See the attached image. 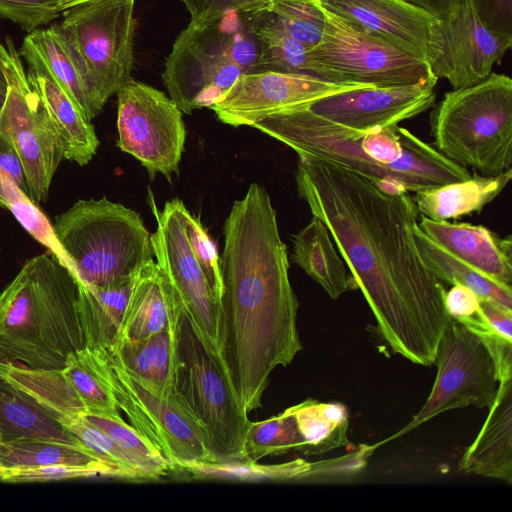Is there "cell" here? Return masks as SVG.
<instances>
[{
	"instance_id": "obj_1",
	"label": "cell",
	"mask_w": 512,
	"mask_h": 512,
	"mask_svg": "<svg viewBox=\"0 0 512 512\" xmlns=\"http://www.w3.org/2000/svg\"><path fill=\"white\" fill-rule=\"evenodd\" d=\"M295 180L299 197L330 231L384 341L415 364H434L451 318L444 284L419 255L420 214L409 192L303 157Z\"/></svg>"
},
{
	"instance_id": "obj_2",
	"label": "cell",
	"mask_w": 512,
	"mask_h": 512,
	"mask_svg": "<svg viewBox=\"0 0 512 512\" xmlns=\"http://www.w3.org/2000/svg\"><path fill=\"white\" fill-rule=\"evenodd\" d=\"M220 256L223 361L240 408L261 406L270 375L302 349L298 301L276 211L267 191L252 183L224 224Z\"/></svg>"
},
{
	"instance_id": "obj_3",
	"label": "cell",
	"mask_w": 512,
	"mask_h": 512,
	"mask_svg": "<svg viewBox=\"0 0 512 512\" xmlns=\"http://www.w3.org/2000/svg\"><path fill=\"white\" fill-rule=\"evenodd\" d=\"M307 106L268 116L252 127L312 158L347 169L383 187L407 192L471 177L432 145L398 125L356 130L334 123Z\"/></svg>"
},
{
	"instance_id": "obj_4",
	"label": "cell",
	"mask_w": 512,
	"mask_h": 512,
	"mask_svg": "<svg viewBox=\"0 0 512 512\" xmlns=\"http://www.w3.org/2000/svg\"><path fill=\"white\" fill-rule=\"evenodd\" d=\"M84 347L74 275L50 253L27 260L0 293V359L55 370Z\"/></svg>"
},
{
	"instance_id": "obj_5",
	"label": "cell",
	"mask_w": 512,
	"mask_h": 512,
	"mask_svg": "<svg viewBox=\"0 0 512 512\" xmlns=\"http://www.w3.org/2000/svg\"><path fill=\"white\" fill-rule=\"evenodd\" d=\"M150 200L157 220L156 231L151 234L156 263L175 291L192 330L226 373L223 283L217 249L200 221L181 200L167 201L162 211L156 207L152 193Z\"/></svg>"
},
{
	"instance_id": "obj_6",
	"label": "cell",
	"mask_w": 512,
	"mask_h": 512,
	"mask_svg": "<svg viewBox=\"0 0 512 512\" xmlns=\"http://www.w3.org/2000/svg\"><path fill=\"white\" fill-rule=\"evenodd\" d=\"M433 147L481 175L512 164V79L491 73L485 80L445 93L430 114Z\"/></svg>"
},
{
	"instance_id": "obj_7",
	"label": "cell",
	"mask_w": 512,
	"mask_h": 512,
	"mask_svg": "<svg viewBox=\"0 0 512 512\" xmlns=\"http://www.w3.org/2000/svg\"><path fill=\"white\" fill-rule=\"evenodd\" d=\"M259 53V39L246 14H225L179 33L162 80L181 112L191 114L217 102L242 74L255 72Z\"/></svg>"
},
{
	"instance_id": "obj_8",
	"label": "cell",
	"mask_w": 512,
	"mask_h": 512,
	"mask_svg": "<svg viewBox=\"0 0 512 512\" xmlns=\"http://www.w3.org/2000/svg\"><path fill=\"white\" fill-rule=\"evenodd\" d=\"M52 225L74 277L86 285L123 282L153 260L151 234L140 215L105 197L75 202Z\"/></svg>"
},
{
	"instance_id": "obj_9",
	"label": "cell",
	"mask_w": 512,
	"mask_h": 512,
	"mask_svg": "<svg viewBox=\"0 0 512 512\" xmlns=\"http://www.w3.org/2000/svg\"><path fill=\"white\" fill-rule=\"evenodd\" d=\"M96 353L100 375L130 424L147 437L174 469L218 460L210 438L177 392L154 391L131 373L108 349Z\"/></svg>"
},
{
	"instance_id": "obj_10",
	"label": "cell",
	"mask_w": 512,
	"mask_h": 512,
	"mask_svg": "<svg viewBox=\"0 0 512 512\" xmlns=\"http://www.w3.org/2000/svg\"><path fill=\"white\" fill-rule=\"evenodd\" d=\"M176 392L207 431L218 460H247L250 424L220 363L206 350L183 316L177 339Z\"/></svg>"
},
{
	"instance_id": "obj_11",
	"label": "cell",
	"mask_w": 512,
	"mask_h": 512,
	"mask_svg": "<svg viewBox=\"0 0 512 512\" xmlns=\"http://www.w3.org/2000/svg\"><path fill=\"white\" fill-rule=\"evenodd\" d=\"M134 6L135 0H88L65 10L58 23L103 104L132 80Z\"/></svg>"
},
{
	"instance_id": "obj_12",
	"label": "cell",
	"mask_w": 512,
	"mask_h": 512,
	"mask_svg": "<svg viewBox=\"0 0 512 512\" xmlns=\"http://www.w3.org/2000/svg\"><path fill=\"white\" fill-rule=\"evenodd\" d=\"M6 45L1 52L7 92L0 107V135L16 151L28 195L39 206L46 201L53 176L64 158L63 144L31 88L20 54L10 38Z\"/></svg>"
},
{
	"instance_id": "obj_13",
	"label": "cell",
	"mask_w": 512,
	"mask_h": 512,
	"mask_svg": "<svg viewBox=\"0 0 512 512\" xmlns=\"http://www.w3.org/2000/svg\"><path fill=\"white\" fill-rule=\"evenodd\" d=\"M432 390L418 413L400 430L372 445L375 450L424 424L437 415L457 408H489L497 394L499 375L493 355L476 333L450 319L440 339Z\"/></svg>"
},
{
	"instance_id": "obj_14",
	"label": "cell",
	"mask_w": 512,
	"mask_h": 512,
	"mask_svg": "<svg viewBox=\"0 0 512 512\" xmlns=\"http://www.w3.org/2000/svg\"><path fill=\"white\" fill-rule=\"evenodd\" d=\"M322 9L324 31L317 45L310 49V54L326 80L375 87L438 80L425 59L382 42L351 26L323 6Z\"/></svg>"
},
{
	"instance_id": "obj_15",
	"label": "cell",
	"mask_w": 512,
	"mask_h": 512,
	"mask_svg": "<svg viewBox=\"0 0 512 512\" xmlns=\"http://www.w3.org/2000/svg\"><path fill=\"white\" fill-rule=\"evenodd\" d=\"M117 147L167 178L178 173L186 138L182 112L162 91L133 79L117 93Z\"/></svg>"
},
{
	"instance_id": "obj_16",
	"label": "cell",
	"mask_w": 512,
	"mask_h": 512,
	"mask_svg": "<svg viewBox=\"0 0 512 512\" xmlns=\"http://www.w3.org/2000/svg\"><path fill=\"white\" fill-rule=\"evenodd\" d=\"M0 378L25 392L56 419L87 413L119 416L113 394L104 383L94 350L69 355L61 369L35 370L0 359Z\"/></svg>"
},
{
	"instance_id": "obj_17",
	"label": "cell",
	"mask_w": 512,
	"mask_h": 512,
	"mask_svg": "<svg viewBox=\"0 0 512 512\" xmlns=\"http://www.w3.org/2000/svg\"><path fill=\"white\" fill-rule=\"evenodd\" d=\"M511 46L512 37L488 30L471 0H465L445 20L432 24L426 61L437 79L459 89L485 80Z\"/></svg>"
},
{
	"instance_id": "obj_18",
	"label": "cell",
	"mask_w": 512,
	"mask_h": 512,
	"mask_svg": "<svg viewBox=\"0 0 512 512\" xmlns=\"http://www.w3.org/2000/svg\"><path fill=\"white\" fill-rule=\"evenodd\" d=\"M375 87L332 82L309 74L258 71L242 74L209 108L224 124L250 126L276 113L307 106L341 92Z\"/></svg>"
},
{
	"instance_id": "obj_19",
	"label": "cell",
	"mask_w": 512,
	"mask_h": 512,
	"mask_svg": "<svg viewBox=\"0 0 512 512\" xmlns=\"http://www.w3.org/2000/svg\"><path fill=\"white\" fill-rule=\"evenodd\" d=\"M437 80L418 83L368 87L341 92L319 99L308 107L314 113L339 125L356 129L397 125L435 105Z\"/></svg>"
},
{
	"instance_id": "obj_20",
	"label": "cell",
	"mask_w": 512,
	"mask_h": 512,
	"mask_svg": "<svg viewBox=\"0 0 512 512\" xmlns=\"http://www.w3.org/2000/svg\"><path fill=\"white\" fill-rule=\"evenodd\" d=\"M320 4L356 29L426 60L436 19L405 0H320Z\"/></svg>"
},
{
	"instance_id": "obj_21",
	"label": "cell",
	"mask_w": 512,
	"mask_h": 512,
	"mask_svg": "<svg viewBox=\"0 0 512 512\" xmlns=\"http://www.w3.org/2000/svg\"><path fill=\"white\" fill-rule=\"evenodd\" d=\"M19 54L28 67L48 74L91 121L104 105L59 24L37 29L24 38Z\"/></svg>"
},
{
	"instance_id": "obj_22",
	"label": "cell",
	"mask_w": 512,
	"mask_h": 512,
	"mask_svg": "<svg viewBox=\"0 0 512 512\" xmlns=\"http://www.w3.org/2000/svg\"><path fill=\"white\" fill-rule=\"evenodd\" d=\"M419 228L434 242L486 276L512 286V238L470 223L421 216Z\"/></svg>"
},
{
	"instance_id": "obj_23",
	"label": "cell",
	"mask_w": 512,
	"mask_h": 512,
	"mask_svg": "<svg viewBox=\"0 0 512 512\" xmlns=\"http://www.w3.org/2000/svg\"><path fill=\"white\" fill-rule=\"evenodd\" d=\"M183 310L168 279L152 260L137 274L116 342L141 340L179 327Z\"/></svg>"
},
{
	"instance_id": "obj_24",
	"label": "cell",
	"mask_w": 512,
	"mask_h": 512,
	"mask_svg": "<svg viewBox=\"0 0 512 512\" xmlns=\"http://www.w3.org/2000/svg\"><path fill=\"white\" fill-rule=\"evenodd\" d=\"M488 416L459 461L464 474L480 475L512 484V373L499 378Z\"/></svg>"
},
{
	"instance_id": "obj_25",
	"label": "cell",
	"mask_w": 512,
	"mask_h": 512,
	"mask_svg": "<svg viewBox=\"0 0 512 512\" xmlns=\"http://www.w3.org/2000/svg\"><path fill=\"white\" fill-rule=\"evenodd\" d=\"M26 75L61 139L64 158L80 166L88 164L99 146L91 121L48 74L28 67Z\"/></svg>"
},
{
	"instance_id": "obj_26",
	"label": "cell",
	"mask_w": 512,
	"mask_h": 512,
	"mask_svg": "<svg viewBox=\"0 0 512 512\" xmlns=\"http://www.w3.org/2000/svg\"><path fill=\"white\" fill-rule=\"evenodd\" d=\"M512 169L497 175L472 174L470 178L429 187L412 196L421 216L436 221L480 213L508 185Z\"/></svg>"
},
{
	"instance_id": "obj_27",
	"label": "cell",
	"mask_w": 512,
	"mask_h": 512,
	"mask_svg": "<svg viewBox=\"0 0 512 512\" xmlns=\"http://www.w3.org/2000/svg\"><path fill=\"white\" fill-rule=\"evenodd\" d=\"M178 329L165 330L141 340L116 342L108 349L145 385L163 394H173L178 371Z\"/></svg>"
},
{
	"instance_id": "obj_28",
	"label": "cell",
	"mask_w": 512,
	"mask_h": 512,
	"mask_svg": "<svg viewBox=\"0 0 512 512\" xmlns=\"http://www.w3.org/2000/svg\"><path fill=\"white\" fill-rule=\"evenodd\" d=\"M137 274L103 287L76 280L77 312L85 347L105 349L115 343Z\"/></svg>"
},
{
	"instance_id": "obj_29",
	"label": "cell",
	"mask_w": 512,
	"mask_h": 512,
	"mask_svg": "<svg viewBox=\"0 0 512 512\" xmlns=\"http://www.w3.org/2000/svg\"><path fill=\"white\" fill-rule=\"evenodd\" d=\"M23 439H45L86 447L53 413L0 378V444Z\"/></svg>"
},
{
	"instance_id": "obj_30",
	"label": "cell",
	"mask_w": 512,
	"mask_h": 512,
	"mask_svg": "<svg viewBox=\"0 0 512 512\" xmlns=\"http://www.w3.org/2000/svg\"><path fill=\"white\" fill-rule=\"evenodd\" d=\"M291 259L332 299L352 288L351 276L327 226L317 217L292 236Z\"/></svg>"
},
{
	"instance_id": "obj_31",
	"label": "cell",
	"mask_w": 512,
	"mask_h": 512,
	"mask_svg": "<svg viewBox=\"0 0 512 512\" xmlns=\"http://www.w3.org/2000/svg\"><path fill=\"white\" fill-rule=\"evenodd\" d=\"M414 237L423 263L443 284L465 286L478 297L512 310V286L486 276L455 257L428 237L418 224L414 228Z\"/></svg>"
},
{
	"instance_id": "obj_32",
	"label": "cell",
	"mask_w": 512,
	"mask_h": 512,
	"mask_svg": "<svg viewBox=\"0 0 512 512\" xmlns=\"http://www.w3.org/2000/svg\"><path fill=\"white\" fill-rule=\"evenodd\" d=\"M86 466L107 477L125 479L123 473L88 447L45 439H23L0 444V468H33L51 465Z\"/></svg>"
},
{
	"instance_id": "obj_33",
	"label": "cell",
	"mask_w": 512,
	"mask_h": 512,
	"mask_svg": "<svg viewBox=\"0 0 512 512\" xmlns=\"http://www.w3.org/2000/svg\"><path fill=\"white\" fill-rule=\"evenodd\" d=\"M194 478L233 481L299 480L330 473L329 460L307 462L295 459L280 464H259L258 461L216 460L197 462L183 469Z\"/></svg>"
},
{
	"instance_id": "obj_34",
	"label": "cell",
	"mask_w": 512,
	"mask_h": 512,
	"mask_svg": "<svg viewBox=\"0 0 512 512\" xmlns=\"http://www.w3.org/2000/svg\"><path fill=\"white\" fill-rule=\"evenodd\" d=\"M291 409L303 441V454L322 455L349 444L348 411L343 404L306 399Z\"/></svg>"
},
{
	"instance_id": "obj_35",
	"label": "cell",
	"mask_w": 512,
	"mask_h": 512,
	"mask_svg": "<svg viewBox=\"0 0 512 512\" xmlns=\"http://www.w3.org/2000/svg\"><path fill=\"white\" fill-rule=\"evenodd\" d=\"M246 16L260 43L255 72L302 73L325 79L323 71L311 57V47L290 37L252 13H247Z\"/></svg>"
},
{
	"instance_id": "obj_36",
	"label": "cell",
	"mask_w": 512,
	"mask_h": 512,
	"mask_svg": "<svg viewBox=\"0 0 512 512\" xmlns=\"http://www.w3.org/2000/svg\"><path fill=\"white\" fill-rule=\"evenodd\" d=\"M83 416L106 432L131 457L146 480L160 479L174 470L162 452L121 415L87 413Z\"/></svg>"
},
{
	"instance_id": "obj_37",
	"label": "cell",
	"mask_w": 512,
	"mask_h": 512,
	"mask_svg": "<svg viewBox=\"0 0 512 512\" xmlns=\"http://www.w3.org/2000/svg\"><path fill=\"white\" fill-rule=\"evenodd\" d=\"M252 14L311 48L325 27L320 0H276Z\"/></svg>"
},
{
	"instance_id": "obj_38",
	"label": "cell",
	"mask_w": 512,
	"mask_h": 512,
	"mask_svg": "<svg viewBox=\"0 0 512 512\" xmlns=\"http://www.w3.org/2000/svg\"><path fill=\"white\" fill-rule=\"evenodd\" d=\"M291 451L303 452V441L291 407L266 420L250 421L245 436L247 460L259 461Z\"/></svg>"
},
{
	"instance_id": "obj_39",
	"label": "cell",
	"mask_w": 512,
	"mask_h": 512,
	"mask_svg": "<svg viewBox=\"0 0 512 512\" xmlns=\"http://www.w3.org/2000/svg\"><path fill=\"white\" fill-rule=\"evenodd\" d=\"M57 420L86 447L119 469L126 480H146L131 457L106 432L84 416L62 417Z\"/></svg>"
},
{
	"instance_id": "obj_40",
	"label": "cell",
	"mask_w": 512,
	"mask_h": 512,
	"mask_svg": "<svg viewBox=\"0 0 512 512\" xmlns=\"http://www.w3.org/2000/svg\"><path fill=\"white\" fill-rule=\"evenodd\" d=\"M8 210L33 238L45 246L49 253L73 274L72 263L61 247L53 225L27 194L15 200Z\"/></svg>"
},
{
	"instance_id": "obj_41",
	"label": "cell",
	"mask_w": 512,
	"mask_h": 512,
	"mask_svg": "<svg viewBox=\"0 0 512 512\" xmlns=\"http://www.w3.org/2000/svg\"><path fill=\"white\" fill-rule=\"evenodd\" d=\"M64 12L62 0H0V16L30 33Z\"/></svg>"
},
{
	"instance_id": "obj_42",
	"label": "cell",
	"mask_w": 512,
	"mask_h": 512,
	"mask_svg": "<svg viewBox=\"0 0 512 512\" xmlns=\"http://www.w3.org/2000/svg\"><path fill=\"white\" fill-rule=\"evenodd\" d=\"M190 14L188 25L201 28L225 14H247L262 10L276 0H182Z\"/></svg>"
},
{
	"instance_id": "obj_43",
	"label": "cell",
	"mask_w": 512,
	"mask_h": 512,
	"mask_svg": "<svg viewBox=\"0 0 512 512\" xmlns=\"http://www.w3.org/2000/svg\"><path fill=\"white\" fill-rule=\"evenodd\" d=\"M106 474L97 468L71 465H51L33 468H0V480L4 482H35L76 478H89Z\"/></svg>"
},
{
	"instance_id": "obj_44",
	"label": "cell",
	"mask_w": 512,
	"mask_h": 512,
	"mask_svg": "<svg viewBox=\"0 0 512 512\" xmlns=\"http://www.w3.org/2000/svg\"><path fill=\"white\" fill-rule=\"evenodd\" d=\"M480 318L467 328L482 339L500 338L512 342V310L480 298Z\"/></svg>"
},
{
	"instance_id": "obj_45",
	"label": "cell",
	"mask_w": 512,
	"mask_h": 512,
	"mask_svg": "<svg viewBox=\"0 0 512 512\" xmlns=\"http://www.w3.org/2000/svg\"><path fill=\"white\" fill-rule=\"evenodd\" d=\"M471 3L488 30L512 37V0H471Z\"/></svg>"
},
{
	"instance_id": "obj_46",
	"label": "cell",
	"mask_w": 512,
	"mask_h": 512,
	"mask_svg": "<svg viewBox=\"0 0 512 512\" xmlns=\"http://www.w3.org/2000/svg\"><path fill=\"white\" fill-rule=\"evenodd\" d=\"M444 306L451 319L465 323L480 312V297L462 285H453L446 290Z\"/></svg>"
},
{
	"instance_id": "obj_47",
	"label": "cell",
	"mask_w": 512,
	"mask_h": 512,
	"mask_svg": "<svg viewBox=\"0 0 512 512\" xmlns=\"http://www.w3.org/2000/svg\"><path fill=\"white\" fill-rule=\"evenodd\" d=\"M0 172L10 176L28 194L21 161L16 151L2 135H0Z\"/></svg>"
},
{
	"instance_id": "obj_48",
	"label": "cell",
	"mask_w": 512,
	"mask_h": 512,
	"mask_svg": "<svg viewBox=\"0 0 512 512\" xmlns=\"http://www.w3.org/2000/svg\"><path fill=\"white\" fill-rule=\"evenodd\" d=\"M422 9L436 20L442 21L450 16L465 0H405Z\"/></svg>"
},
{
	"instance_id": "obj_49",
	"label": "cell",
	"mask_w": 512,
	"mask_h": 512,
	"mask_svg": "<svg viewBox=\"0 0 512 512\" xmlns=\"http://www.w3.org/2000/svg\"><path fill=\"white\" fill-rule=\"evenodd\" d=\"M7 92V84L5 80L0 79V107L2 106Z\"/></svg>"
},
{
	"instance_id": "obj_50",
	"label": "cell",
	"mask_w": 512,
	"mask_h": 512,
	"mask_svg": "<svg viewBox=\"0 0 512 512\" xmlns=\"http://www.w3.org/2000/svg\"><path fill=\"white\" fill-rule=\"evenodd\" d=\"M85 1H88V0H62L64 11L70 7H73L77 4L85 2Z\"/></svg>"
},
{
	"instance_id": "obj_51",
	"label": "cell",
	"mask_w": 512,
	"mask_h": 512,
	"mask_svg": "<svg viewBox=\"0 0 512 512\" xmlns=\"http://www.w3.org/2000/svg\"><path fill=\"white\" fill-rule=\"evenodd\" d=\"M4 48V45H2L0 43V79L2 80H5L4 79V75H3V68H2V63H1V52H2V49Z\"/></svg>"
}]
</instances>
